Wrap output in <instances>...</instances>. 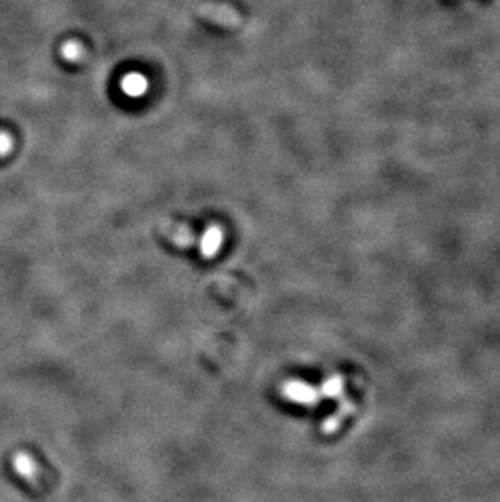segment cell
Instances as JSON below:
<instances>
[{
  "mask_svg": "<svg viewBox=\"0 0 500 502\" xmlns=\"http://www.w3.org/2000/svg\"><path fill=\"white\" fill-rule=\"evenodd\" d=\"M221 241H223V233L218 226L208 228L202 237V250L205 255H213L219 249Z\"/></svg>",
  "mask_w": 500,
  "mask_h": 502,
  "instance_id": "4",
  "label": "cell"
},
{
  "mask_svg": "<svg viewBox=\"0 0 500 502\" xmlns=\"http://www.w3.org/2000/svg\"><path fill=\"white\" fill-rule=\"evenodd\" d=\"M197 14L200 15L202 18L224 28H237L241 26L242 23L241 15H239L234 9L221 4H202L200 7L197 9Z\"/></svg>",
  "mask_w": 500,
  "mask_h": 502,
  "instance_id": "1",
  "label": "cell"
},
{
  "mask_svg": "<svg viewBox=\"0 0 500 502\" xmlns=\"http://www.w3.org/2000/svg\"><path fill=\"white\" fill-rule=\"evenodd\" d=\"M15 146V140L7 130H0V158L9 156Z\"/></svg>",
  "mask_w": 500,
  "mask_h": 502,
  "instance_id": "5",
  "label": "cell"
},
{
  "mask_svg": "<svg viewBox=\"0 0 500 502\" xmlns=\"http://www.w3.org/2000/svg\"><path fill=\"white\" fill-rule=\"evenodd\" d=\"M60 55L62 59L70 62V64H80V62H83L85 55H87V50H85L82 43L70 39V41L62 44Z\"/></svg>",
  "mask_w": 500,
  "mask_h": 502,
  "instance_id": "3",
  "label": "cell"
},
{
  "mask_svg": "<svg viewBox=\"0 0 500 502\" xmlns=\"http://www.w3.org/2000/svg\"><path fill=\"white\" fill-rule=\"evenodd\" d=\"M121 88L130 98H141L148 91V80L138 72L127 73V75L122 78Z\"/></svg>",
  "mask_w": 500,
  "mask_h": 502,
  "instance_id": "2",
  "label": "cell"
}]
</instances>
